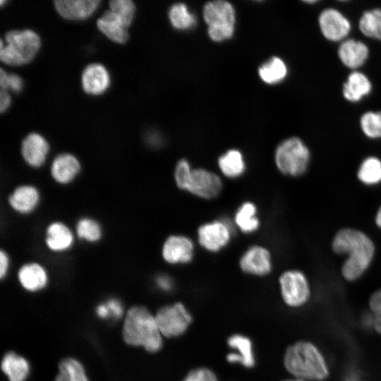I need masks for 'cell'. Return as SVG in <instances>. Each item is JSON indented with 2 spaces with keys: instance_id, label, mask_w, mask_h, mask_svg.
Returning <instances> with one entry per match:
<instances>
[{
  "instance_id": "obj_1",
  "label": "cell",
  "mask_w": 381,
  "mask_h": 381,
  "mask_svg": "<svg viewBox=\"0 0 381 381\" xmlns=\"http://www.w3.org/2000/svg\"><path fill=\"white\" fill-rule=\"evenodd\" d=\"M330 248L332 252L344 257L340 266L341 277L353 282L369 270L376 255V245L365 231L353 226H344L333 235Z\"/></svg>"
},
{
  "instance_id": "obj_2",
  "label": "cell",
  "mask_w": 381,
  "mask_h": 381,
  "mask_svg": "<svg viewBox=\"0 0 381 381\" xmlns=\"http://www.w3.org/2000/svg\"><path fill=\"white\" fill-rule=\"evenodd\" d=\"M284 365L295 378L306 381H322L329 374L322 352L314 344L307 341H297L287 348Z\"/></svg>"
},
{
  "instance_id": "obj_3",
  "label": "cell",
  "mask_w": 381,
  "mask_h": 381,
  "mask_svg": "<svg viewBox=\"0 0 381 381\" xmlns=\"http://www.w3.org/2000/svg\"><path fill=\"white\" fill-rule=\"evenodd\" d=\"M122 337L127 344L143 346L150 353L157 352L163 344L155 316L143 306H134L126 313Z\"/></svg>"
},
{
  "instance_id": "obj_4",
  "label": "cell",
  "mask_w": 381,
  "mask_h": 381,
  "mask_svg": "<svg viewBox=\"0 0 381 381\" xmlns=\"http://www.w3.org/2000/svg\"><path fill=\"white\" fill-rule=\"evenodd\" d=\"M0 40V60L8 66H21L30 62L38 52L41 41L30 29L13 30Z\"/></svg>"
},
{
  "instance_id": "obj_5",
  "label": "cell",
  "mask_w": 381,
  "mask_h": 381,
  "mask_svg": "<svg viewBox=\"0 0 381 381\" xmlns=\"http://www.w3.org/2000/svg\"><path fill=\"white\" fill-rule=\"evenodd\" d=\"M274 159L276 167L282 174L299 178L309 169L311 153L301 139L291 137L277 145Z\"/></svg>"
},
{
  "instance_id": "obj_6",
  "label": "cell",
  "mask_w": 381,
  "mask_h": 381,
  "mask_svg": "<svg viewBox=\"0 0 381 381\" xmlns=\"http://www.w3.org/2000/svg\"><path fill=\"white\" fill-rule=\"evenodd\" d=\"M203 17L212 40L221 42L230 38L234 34L236 16L230 3L221 0L207 2L204 6Z\"/></svg>"
},
{
  "instance_id": "obj_7",
  "label": "cell",
  "mask_w": 381,
  "mask_h": 381,
  "mask_svg": "<svg viewBox=\"0 0 381 381\" xmlns=\"http://www.w3.org/2000/svg\"><path fill=\"white\" fill-rule=\"evenodd\" d=\"M278 281L282 298L286 306L299 308L310 300V284L301 270L287 269L281 273Z\"/></svg>"
},
{
  "instance_id": "obj_8",
  "label": "cell",
  "mask_w": 381,
  "mask_h": 381,
  "mask_svg": "<svg viewBox=\"0 0 381 381\" xmlns=\"http://www.w3.org/2000/svg\"><path fill=\"white\" fill-rule=\"evenodd\" d=\"M235 227L234 222L226 218L204 222L197 229L198 242L205 250L218 253L229 244Z\"/></svg>"
},
{
  "instance_id": "obj_9",
  "label": "cell",
  "mask_w": 381,
  "mask_h": 381,
  "mask_svg": "<svg viewBox=\"0 0 381 381\" xmlns=\"http://www.w3.org/2000/svg\"><path fill=\"white\" fill-rule=\"evenodd\" d=\"M155 316L162 335L168 338L183 334L193 320L181 302L161 307Z\"/></svg>"
},
{
  "instance_id": "obj_10",
  "label": "cell",
  "mask_w": 381,
  "mask_h": 381,
  "mask_svg": "<svg viewBox=\"0 0 381 381\" xmlns=\"http://www.w3.org/2000/svg\"><path fill=\"white\" fill-rule=\"evenodd\" d=\"M223 181L217 173L203 168H193L185 191L204 200L217 198L222 191Z\"/></svg>"
},
{
  "instance_id": "obj_11",
  "label": "cell",
  "mask_w": 381,
  "mask_h": 381,
  "mask_svg": "<svg viewBox=\"0 0 381 381\" xmlns=\"http://www.w3.org/2000/svg\"><path fill=\"white\" fill-rule=\"evenodd\" d=\"M195 248V243L190 237L174 234L164 241L161 255L164 262L169 265H188L194 259Z\"/></svg>"
},
{
  "instance_id": "obj_12",
  "label": "cell",
  "mask_w": 381,
  "mask_h": 381,
  "mask_svg": "<svg viewBox=\"0 0 381 381\" xmlns=\"http://www.w3.org/2000/svg\"><path fill=\"white\" fill-rule=\"evenodd\" d=\"M238 266L246 274L258 277L266 276L273 268L272 253L265 246L251 245L241 254L238 260Z\"/></svg>"
},
{
  "instance_id": "obj_13",
  "label": "cell",
  "mask_w": 381,
  "mask_h": 381,
  "mask_svg": "<svg viewBox=\"0 0 381 381\" xmlns=\"http://www.w3.org/2000/svg\"><path fill=\"white\" fill-rule=\"evenodd\" d=\"M318 23L323 36L333 42L344 39L351 30L349 20L334 8L323 10L319 16Z\"/></svg>"
},
{
  "instance_id": "obj_14",
  "label": "cell",
  "mask_w": 381,
  "mask_h": 381,
  "mask_svg": "<svg viewBox=\"0 0 381 381\" xmlns=\"http://www.w3.org/2000/svg\"><path fill=\"white\" fill-rule=\"evenodd\" d=\"M49 145L40 133H30L23 140L20 153L25 162L32 168H40L45 162Z\"/></svg>"
},
{
  "instance_id": "obj_15",
  "label": "cell",
  "mask_w": 381,
  "mask_h": 381,
  "mask_svg": "<svg viewBox=\"0 0 381 381\" xmlns=\"http://www.w3.org/2000/svg\"><path fill=\"white\" fill-rule=\"evenodd\" d=\"M81 170L80 162L73 155L64 152L56 155L51 164L50 174L53 180L59 184L72 183Z\"/></svg>"
},
{
  "instance_id": "obj_16",
  "label": "cell",
  "mask_w": 381,
  "mask_h": 381,
  "mask_svg": "<svg viewBox=\"0 0 381 381\" xmlns=\"http://www.w3.org/2000/svg\"><path fill=\"white\" fill-rule=\"evenodd\" d=\"M40 198V193L35 186L23 184L17 186L11 193L8 202L17 213L29 214L38 207Z\"/></svg>"
},
{
  "instance_id": "obj_17",
  "label": "cell",
  "mask_w": 381,
  "mask_h": 381,
  "mask_svg": "<svg viewBox=\"0 0 381 381\" xmlns=\"http://www.w3.org/2000/svg\"><path fill=\"white\" fill-rule=\"evenodd\" d=\"M109 84V72L102 64H90L83 69L81 74V85L87 94L99 95L107 90Z\"/></svg>"
},
{
  "instance_id": "obj_18",
  "label": "cell",
  "mask_w": 381,
  "mask_h": 381,
  "mask_svg": "<svg viewBox=\"0 0 381 381\" xmlns=\"http://www.w3.org/2000/svg\"><path fill=\"white\" fill-rule=\"evenodd\" d=\"M74 238L72 230L66 224L56 221L46 228L44 243L52 252L63 253L73 247Z\"/></svg>"
},
{
  "instance_id": "obj_19",
  "label": "cell",
  "mask_w": 381,
  "mask_h": 381,
  "mask_svg": "<svg viewBox=\"0 0 381 381\" xmlns=\"http://www.w3.org/2000/svg\"><path fill=\"white\" fill-rule=\"evenodd\" d=\"M100 4L99 0H55L54 6L64 18L78 20L93 14Z\"/></svg>"
},
{
  "instance_id": "obj_20",
  "label": "cell",
  "mask_w": 381,
  "mask_h": 381,
  "mask_svg": "<svg viewBox=\"0 0 381 381\" xmlns=\"http://www.w3.org/2000/svg\"><path fill=\"white\" fill-rule=\"evenodd\" d=\"M17 277L21 286L30 292H37L44 289L49 281L47 270L36 262L22 265L18 271Z\"/></svg>"
},
{
  "instance_id": "obj_21",
  "label": "cell",
  "mask_w": 381,
  "mask_h": 381,
  "mask_svg": "<svg viewBox=\"0 0 381 381\" xmlns=\"http://www.w3.org/2000/svg\"><path fill=\"white\" fill-rule=\"evenodd\" d=\"M96 23L99 31L111 41L119 44H124L128 41V28L113 11H105L97 20Z\"/></svg>"
},
{
  "instance_id": "obj_22",
  "label": "cell",
  "mask_w": 381,
  "mask_h": 381,
  "mask_svg": "<svg viewBox=\"0 0 381 381\" xmlns=\"http://www.w3.org/2000/svg\"><path fill=\"white\" fill-rule=\"evenodd\" d=\"M228 346L236 350L226 355V361L230 363H240L246 368L255 365V356L250 339L242 334H235L227 339Z\"/></svg>"
},
{
  "instance_id": "obj_23",
  "label": "cell",
  "mask_w": 381,
  "mask_h": 381,
  "mask_svg": "<svg viewBox=\"0 0 381 381\" xmlns=\"http://www.w3.org/2000/svg\"><path fill=\"white\" fill-rule=\"evenodd\" d=\"M368 54V48L363 42L353 39L344 41L338 49L339 58L342 64L353 69L363 65Z\"/></svg>"
},
{
  "instance_id": "obj_24",
  "label": "cell",
  "mask_w": 381,
  "mask_h": 381,
  "mask_svg": "<svg viewBox=\"0 0 381 381\" xmlns=\"http://www.w3.org/2000/svg\"><path fill=\"white\" fill-rule=\"evenodd\" d=\"M257 214L256 204L250 200L244 201L236 209L233 222L236 228L242 233H254L260 226V220Z\"/></svg>"
},
{
  "instance_id": "obj_25",
  "label": "cell",
  "mask_w": 381,
  "mask_h": 381,
  "mask_svg": "<svg viewBox=\"0 0 381 381\" xmlns=\"http://www.w3.org/2000/svg\"><path fill=\"white\" fill-rule=\"evenodd\" d=\"M356 176L358 181L364 186L381 185V159L374 155L365 157L359 164Z\"/></svg>"
},
{
  "instance_id": "obj_26",
  "label": "cell",
  "mask_w": 381,
  "mask_h": 381,
  "mask_svg": "<svg viewBox=\"0 0 381 381\" xmlns=\"http://www.w3.org/2000/svg\"><path fill=\"white\" fill-rule=\"evenodd\" d=\"M372 90V85L368 77L363 73H351L343 85V95L349 102H358L368 95Z\"/></svg>"
},
{
  "instance_id": "obj_27",
  "label": "cell",
  "mask_w": 381,
  "mask_h": 381,
  "mask_svg": "<svg viewBox=\"0 0 381 381\" xmlns=\"http://www.w3.org/2000/svg\"><path fill=\"white\" fill-rule=\"evenodd\" d=\"M1 368L9 381H25L30 373L28 361L13 351L4 355Z\"/></svg>"
},
{
  "instance_id": "obj_28",
  "label": "cell",
  "mask_w": 381,
  "mask_h": 381,
  "mask_svg": "<svg viewBox=\"0 0 381 381\" xmlns=\"http://www.w3.org/2000/svg\"><path fill=\"white\" fill-rule=\"evenodd\" d=\"M217 164L221 173L229 179L243 176L246 169L243 156L236 149H231L222 155L218 158Z\"/></svg>"
},
{
  "instance_id": "obj_29",
  "label": "cell",
  "mask_w": 381,
  "mask_h": 381,
  "mask_svg": "<svg viewBox=\"0 0 381 381\" xmlns=\"http://www.w3.org/2000/svg\"><path fill=\"white\" fill-rule=\"evenodd\" d=\"M54 381H89L81 363L73 358H65L59 364Z\"/></svg>"
},
{
  "instance_id": "obj_30",
  "label": "cell",
  "mask_w": 381,
  "mask_h": 381,
  "mask_svg": "<svg viewBox=\"0 0 381 381\" xmlns=\"http://www.w3.org/2000/svg\"><path fill=\"white\" fill-rule=\"evenodd\" d=\"M102 233L100 224L91 217H83L77 221L75 234L80 239L85 242H98L102 237Z\"/></svg>"
},
{
  "instance_id": "obj_31",
  "label": "cell",
  "mask_w": 381,
  "mask_h": 381,
  "mask_svg": "<svg viewBox=\"0 0 381 381\" xmlns=\"http://www.w3.org/2000/svg\"><path fill=\"white\" fill-rule=\"evenodd\" d=\"M358 25L365 36L381 40V9L375 8L363 13Z\"/></svg>"
},
{
  "instance_id": "obj_32",
  "label": "cell",
  "mask_w": 381,
  "mask_h": 381,
  "mask_svg": "<svg viewBox=\"0 0 381 381\" xmlns=\"http://www.w3.org/2000/svg\"><path fill=\"white\" fill-rule=\"evenodd\" d=\"M287 73L286 66L278 57H273L259 68L261 79L268 84H274L282 80Z\"/></svg>"
},
{
  "instance_id": "obj_33",
  "label": "cell",
  "mask_w": 381,
  "mask_h": 381,
  "mask_svg": "<svg viewBox=\"0 0 381 381\" xmlns=\"http://www.w3.org/2000/svg\"><path fill=\"white\" fill-rule=\"evenodd\" d=\"M169 16L172 25L179 30L190 28L196 22L195 16L190 13L187 6L182 3L173 5L170 8Z\"/></svg>"
},
{
  "instance_id": "obj_34",
  "label": "cell",
  "mask_w": 381,
  "mask_h": 381,
  "mask_svg": "<svg viewBox=\"0 0 381 381\" xmlns=\"http://www.w3.org/2000/svg\"><path fill=\"white\" fill-rule=\"evenodd\" d=\"M361 127L370 139L381 138V111H367L361 117Z\"/></svg>"
},
{
  "instance_id": "obj_35",
  "label": "cell",
  "mask_w": 381,
  "mask_h": 381,
  "mask_svg": "<svg viewBox=\"0 0 381 381\" xmlns=\"http://www.w3.org/2000/svg\"><path fill=\"white\" fill-rule=\"evenodd\" d=\"M109 9L115 12L130 27L135 13V5L131 0H111Z\"/></svg>"
},
{
  "instance_id": "obj_36",
  "label": "cell",
  "mask_w": 381,
  "mask_h": 381,
  "mask_svg": "<svg viewBox=\"0 0 381 381\" xmlns=\"http://www.w3.org/2000/svg\"><path fill=\"white\" fill-rule=\"evenodd\" d=\"M192 169L190 162L186 159H180L176 162L174 171V179L176 186L180 190H185Z\"/></svg>"
},
{
  "instance_id": "obj_37",
  "label": "cell",
  "mask_w": 381,
  "mask_h": 381,
  "mask_svg": "<svg viewBox=\"0 0 381 381\" xmlns=\"http://www.w3.org/2000/svg\"><path fill=\"white\" fill-rule=\"evenodd\" d=\"M368 303L373 319V328L381 334V286L370 295Z\"/></svg>"
},
{
  "instance_id": "obj_38",
  "label": "cell",
  "mask_w": 381,
  "mask_h": 381,
  "mask_svg": "<svg viewBox=\"0 0 381 381\" xmlns=\"http://www.w3.org/2000/svg\"><path fill=\"white\" fill-rule=\"evenodd\" d=\"M23 85V80L18 75L8 73L2 68H0V89L18 93L22 90Z\"/></svg>"
},
{
  "instance_id": "obj_39",
  "label": "cell",
  "mask_w": 381,
  "mask_h": 381,
  "mask_svg": "<svg viewBox=\"0 0 381 381\" xmlns=\"http://www.w3.org/2000/svg\"><path fill=\"white\" fill-rule=\"evenodd\" d=\"M182 381H219L215 373L207 368L191 370Z\"/></svg>"
},
{
  "instance_id": "obj_40",
  "label": "cell",
  "mask_w": 381,
  "mask_h": 381,
  "mask_svg": "<svg viewBox=\"0 0 381 381\" xmlns=\"http://www.w3.org/2000/svg\"><path fill=\"white\" fill-rule=\"evenodd\" d=\"M157 287L164 292H170L174 287L173 279L167 274H159L155 279Z\"/></svg>"
},
{
  "instance_id": "obj_41",
  "label": "cell",
  "mask_w": 381,
  "mask_h": 381,
  "mask_svg": "<svg viewBox=\"0 0 381 381\" xmlns=\"http://www.w3.org/2000/svg\"><path fill=\"white\" fill-rule=\"evenodd\" d=\"M109 309L110 316L114 318H119L123 314V308L119 300L111 298L105 301Z\"/></svg>"
},
{
  "instance_id": "obj_42",
  "label": "cell",
  "mask_w": 381,
  "mask_h": 381,
  "mask_svg": "<svg viewBox=\"0 0 381 381\" xmlns=\"http://www.w3.org/2000/svg\"><path fill=\"white\" fill-rule=\"evenodd\" d=\"M10 267V258L7 252L3 249L0 251V278L4 279Z\"/></svg>"
},
{
  "instance_id": "obj_43",
  "label": "cell",
  "mask_w": 381,
  "mask_h": 381,
  "mask_svg": "<svg viewBox=\"0 0 381 381\" xmlns=\"http://www.w3.org/2000/svg\"><path fill=\"white\" fill-rule=\"evenodd\" d=\"M11 97L8 90L0 89V112L4 113L10 107Z\"/></svg>"
},
{
  "instance_id": "obj_44",
  "label": "cell",
  "mask_w": 381,
  "mask_h": 381,
  "mask_svg": "<svg viewBox=\"0 0 381 381\" xmlns=\"http://www.w3.org/2000/svg\"><path fill=\"white\" fill-rule=\"evenodd\" d=\"M96 314H97V315L98 317H99L102 319H107V318L111 317L109 309H108L105 302L99 304L96 307Z\"/></svg>"
},
{
  "instance_id": "obj_45",
  "label": "cell",
  "mask_w": 381,
  "mask_h": 381,
  "mask_svg": "<svg viewBox=\"0 0 381 381\" xmlns=\"http://www.w3.org/2000/svg\"><path fill=\"white\" fill-rule=\"evenodd\" d=\"M373 219L375 226L381 230V204L377 208Z\"/></svg>"
},
{
  "instance_id": "obj_46",
  "label": "cell",
  "mask_w": 381,
  "mask_h": 381,
  "mask_svg": "<svg viewBox=\"0 0 381 381\" xmlns=\"http://www.w3.org/2000/svg\"><path fill=\"white\" fill-rule=\"evenodd\" d=\"M283 381H306V380L298 379V378H294V379L284 380Z\"/></svg>"
}]
</instances>
